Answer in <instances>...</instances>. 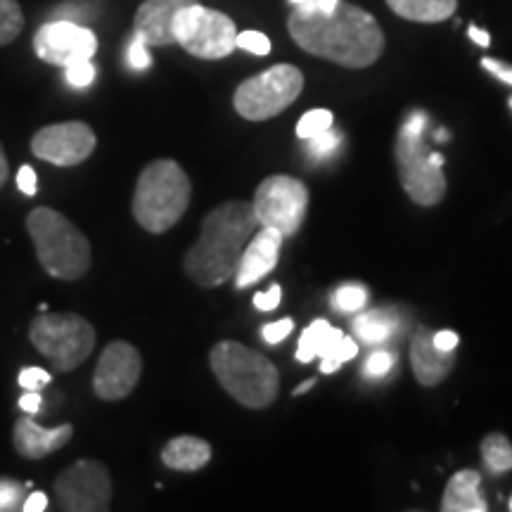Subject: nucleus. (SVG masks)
Instances as JSON below:
<instances>
[{
	"label": "nucleus",
	"instance_id": "49530a36",
	"mask_svg": "<svg viewBox=\"0 0 512 512\" xmlns=\"http://www.w3.org/2000/svg\"><path fill=\"white\" fill-rule=\"evenodd\" d=\"M313 384H316V380H306V382H302V384H299L297 389H294V396H302V394H306V392H309V389L313 387Z\"/></svg>",
	"mask_w": 512,
	"mask_h": 512
},
{
	"label": "nucleus",
	"instance_id": "37998d69",
	"mask_svg": "<svg viewBox=\"0 0 512 512\" xmlns=\"http://www.w3.org/2000/svg\"><path fill=\"white\" fill-rule=\"evenodd\" d=\"M339 0H306L299 10H306V12H332L337 8Z\"/></svg>",
	"mask_w": 512,
	"mask_h": 512
},
{
	"label": "nucleus",
	"instance_id": "f257e3e1",
	"mask_svg": "<svg viewBox=\"0 0 512 512\" xmlns=\"http://www.w3.org/2000/svg\"><path fill=\"white\" fill-rule=\"evenodd\" d=\"M287 29L306 53L347 69H366L384 53V34L377 19L344 0H339L332 12L294 8Z\"/></svg>",
	"mask_w": 512,
	"mask_h": 512
},
{
	"label": "nucleus",
	"instance_id": "20e7f679",
	"mask_svg": "<svg viewBox=\"0 0 512 512\" xmlns=\"http://www.w3.org/2000/svg\"><path fill=\"white\" fill-rule=\"evenodd\" d=\"M209 366L221 387L233 396L240 406L261 411L278 399L280 373L271 361L259 351L245 347V344L219 342L209 351Z\"/></svg>",
	"mask_w": 512,
	"mask_h": 512
},
{
	"label": "nucleus",
	"instance_id": "a19ab883",
	"mask_svg": "<svg viewBox=\"0 0 512 512\" xmlns=\"http://www.w3.org/2000/svg\"><path fill=\"white\" fill-rule=\"evenodd\" d=\"M48 508V496L43 491H34V494H27L22 503V512H43Z\"/></svg>",
	"mask_w": 512,
	"mask_h": 512
},
{
	"label": "nucleus",
	"instance_id": "b1692460",
	"mask_svg": "<svg viewBox=\"0 0 512 512\" xmlns=\"http://www.w3.org/2000/svg\"><path fill=\"white\" fill-rule=\"evenodd\" d=\"M24 29V12L17 0H0V46H8Z\"/></svg>",
	"mask_w": 512,
	"mask_h": 512
},
{
	"label": "nucleus",
	"instance_id": "423d86ee",
	"mask_svg": "<svg viewBox=\"0 0 512 512\" xmlns=\"http://www.w3.org/2000/svg\"><path fill=\"white\" fill-rule=\"evenodd\" d=\"M427 114L411 112L396 136L394 157L401 188L420 207H437L446 195L444 157L432 152L425 140Z\"/></svg>",
	"mask_w": 512,
	"mask_h": 512
},
{
	"label": "nucleus",
	"instance_id": "6ab92c4d",
	"mask_svg": "<svg viewBox=\"0 0 512 512\" xmlns=\"http://www.w3.org/2000/svg\"><path fill=\"white\" fill-rule=\"evenodd\" d=\"M444 512H486L489 503L482 496V475L475 470H460L448 479L444 498H441Z\"/></svg>",
	"mask_w": 512,
	"mask_h": 512
},
{
	"label": "nucleus",
	"instance_id": "f03ea898",
	"mask_svg": "<svg viewBox=\"0 0 512 512\" xmlns=\"http://www.w3.org/2000/svg\"><path fill=\"white\" fill-rule=\"evenodd\" d=\"M259 228L252 202L228 200L211 209L202 221L200 238L185 252L183 268L200 287H221L235 278L242 252Z\"/></svg>",
	"mask_w": 512,
	"mask_h": 512
},
{
	"label": "nucleus",
	"instance_id": "7ed1b4c3",
	"mask_svg": "<svg viewBox=\"0 0 512 512\" xmlns=\"http://www.w3.org/2000/svg\"><path fill=\"white\" fill-rule=\"evenodd\" d=\"M192 183L174 159H155L138 176L131 211L138 226L152 235L171 230L190 207Z\"/></svg>",
	"mask_w": 512,
	"mask_h": 512
},
{
	"label": "nucleus",
	"instance_id": "6e6552de",
	"mask_svg": "<svg viewBox=\"0 0 512 512\" xmlns=\"http://www.w3.org/2000/svg\"><path fill=\"white\" fill-rule=\"evenodd\" d=\"M304 91V74L294 64H275L242 81L233 95L235 112L247 121H266L285 112Z\"/></svg>",
	"mask_w": 512,
	"mask_h": 512
},
{
	"label": "nucleus",
	"instance_id": "a18cd8bd",
	"mask_svg": "<svg viewBox=\"0 0 512 512\" xmlns=\"http://www.w3.org/2000/svg\"><path fill=\"white\" fill-rule=\"evenodd\" d=\"M8 176H10L8 157H5L3 145H0V190H3V185H5V181H8Z\"/></svg>",
	"mask_w": 512,
	"mask_h": 512
},
{
	"label": "nucleus",
	"instance_id": "393cba45",
	"mask_svg": "<svg viewBox=\"0 0 512 512\" xmlns=\"http://www.w3.org/2000/svg\"><path fill=\"white\" fill-rule=\"evenodd\" d=\"M328 328H330L328 320L318 318V320H313L309 328L302 332V337H299V344H297V361L299 363H311L313 358H318L320 342H323Z\"/></svg>",
	"mask_w": 512,
	"mask_h": 512
},
{
	"label": "nucleus",
	"instance_id": "e433bc0d",
	"mask_svg": "<svg viewBox=\"0 0 512 512\" xmlns=\"http://www.w3.org/2000/svg\"><path fill=\"white\" fill-rule=\"evenodd\" d=\"M280 299H283V287L271 285V290L254 294V306L259 311H275L280 306Z\"/></svg>",
	"mask_w": 512,
	"mask_h": 512
},
{
	"label": "nucleus",
	"instance_id": "c03bdc74",
	"mask_svg": "<svg viewBox=\"0 0 512 512\" xmlns=\"http://www.w3.org/2000/svg\"><path fill=\"white\" fill-rule=\"evenodd\" d=\"M467 34H470V38H472V41H475V43H477V46H479V48H489V46H491V36H489V34H486V31H484V29H479V27H475V24H472V27H470V29H467Z\"/></svg>",
	"mask_w": 512,
	"mask_h": 512
},
{
	"label": "nucleus",
	"instance_id": "8fccbe9b",
	"mask_svg": "<svg viewBox=\"0 0 512 512\" xmlns=\"http://www.w3.org/2000/svg\"><path fill=\"white\" fill-rule=\"evenodd\" d=\"M510 107H512V98H510Z\"/></svg>",
	"mask_w": 512,
	"mask_h": 512
},
{
	"label": "nucleus",
	"instance_id": "58836bf2",
	"mask_svg": "<svg viewBox=\"0 0 512 512\" xmlns=\"http://www.w3.org/2000/svg\"><path fill=\"white\" fill-rule=\"evenodd\" d=\"M482 67L489 74H494L498 81H503V83H508V86H512V67H510V64L498 62V60H494V57H484Z\"/></svg>",
	"mask_w": 512,
	"mask_h": 512
},
{
	"label": "nucleus",
	"instance_id": "4be33fe9",
	"mask_svg": "<svg viewBox=\"0 0 512 512\" xmlns=\"http://www.w3.org/2000/svg\"><path fill=\"white\" fill-rule=\"evenodd\" d=\"M396 330H399V316L392 311L375 309L361 313L354 320V335L363 344H370V347H377V344H384L387 339H392Z\"/></svg>",
	"mask_w": 512,
	"mask_h": 512
},
{
	"label": "nucleus",
	"instance_id": "ddd939ff",
	"mask_svg": "<svg viewBox=\"0 0 512 512\" xmlns=\"http://www.w3.org/2000/svg\"><path fill=\"white\" fill-rule=\"evenodd\" d=\"M34 53L46 64L67 67L72 62L93 60L98 53V36L72 19H55L36 31Z\"/></svg>",
	"mask_w": 512,
	"mask_h": 512
},
{
	"label": "nucleus",
	"instance_id": "ea45409f",
	"mask_svg": "<svg viewBox=\"0 0 512 512\" xmlns=\"http://www.w3.org/2000/svg\"><path fill=\"white\" fill-rule=\"evenodd\" d=\"M432 339H434V347L441 349V351H456V347L460 344L458 332H453V330L434 332Z\"/></svg>",
	"mask_w": 512,
	"mask_h": 512
},
{
	"label": "nucleus",
	"instance_id": "1a4fd4ad",
	"mask_svg": "<svg viewBox=\"0 0 512 512\" xmlns=\"http://www.w3.org/2000/svg\"><path fill=\"white\" fill-rule=\"evenodd\" d=\"M174 36L178 46L192 57L223 60L235 50L238 27L223 12L192 3L176 15Z\"/></svg>",
	"mask_w": 512,
	"mask_h": 512
},
{
	"label": "nucleus",
	"instance_id": "de8ad7c7",
	"mask_svg": "<svg viewBox=\"0 0 512 512\" xmlns=\"http://www.w3.org/2000/svg\"><path fill=\"white\" fill-rule=\"evenodd\" d=\"M290 3L294 5V8H302V5L306 3V0H290Z\"/></svg>",
	"mask_w": 512,
	"mask_h": 512
},
{
	"label": "nucleus",
	"instance_id": "4468645a",
	"mask_svg": "<svg viewBox=\"0 0 512 512\" xmlns=\"http://www.w3.org/2000/svg\"><path fill=\"white\" fill-rule=\"evenodd\" d=\"M143 375L140 351L128 342L107 344L93 373V392L102 401H121L138 387Z\"/></svg>",
	"mask_w": 512,
	"mask_h": 512
},
{
	"label": "nucleus",
	"instance_id": "aec40b11",
	"mask_svg": "<svg viewBox=\"0 0 512 512\" xmlns=\"http://www.w3.org/2000/svg\"><path fill=\"white\" fill-rule=\"evenodd\" d=\"M209 460H211L209 441H204L200 437H190V434L171 439L169 444L162 448V463L169 467V470L197 472L202 470V467H207Z\"/></svg>",
	"mask_w": 512,
	"mask_h": 512
},
{
	"label": "nucleus",
	"instance_id": "2f4dec72",
	"mask_svg": "<svg viewBox=\"0 0 512 512\" xmlns=\"http://www.w3.org/2000/svg\"><path fill=\"white\" fill-rule=\"evenodd\" d=\"M95 64L91 60L72 62L64 67V79L72 88H88L95 81Z\"/></svg>",
	"mask_w": 512,
	"mask_h": 512
},
{
	"label": "nucleus",
	"instance_id": "f3484780",
	"mask_svg": "<svg viewBox=\"0 0 512 512\" xmlns=\"http://www.w3.org/2000/svg\"><path fill=\"white\" fill-rule=\"evenodd\" d=\"M74 437V425L64 422L60 427H41L29 415L15 422V432H12V444L15 451L27 460H41L50 453L60 451Z\"/></svg>",
	"mask_w": 512,
	"mask_h": 512
},
{
	"label": "nucleus",
	"instance_id": "c756f323",
	"mask_svg": "<svg viewBox=\"0 0 512 512\" xmlns=\"http://www.w3.org/2000/svg\"><path fill=\"white\" fill-rule=\"evenodd\" d=\"M31 482L19 484L15 479H0V512H15L22 510L24 498Z\"/></svg>",
	"mask_w": 512,
	"mask_h": 512
},
{
	"label": "nucleus",
	"instance_id": "a878e982",
	"mask_svg": "<svg viewBox=\"0 0 512 512\" xmlns=\"http://www.w3.org/2000/svg\"><path fill=\"white\" fill-rule=\"evenodd\" d=\"M332 309L339 313H356L368 304V290L363 285L347 283L332 294Z\"/></svg>",
	"mask_w": 512,
	"mask_h": 512
},
{
	"label": "nucleus",
	"instance_id": "9d476101",
	"mask_svg": "<svg viewBox=\"0 0 512 512\" xmlns=\"http://www.w3.org/2000/svg\"><path fill=\"white\" fill-rule=\"evenodd\" d=\"M252 207L259 226L278 230L283 238H292L304 226L309 211V188L294 176H268L256 188Z\"/></svg>",
	"mask_w": 512,
	"mask_h": 512
},
{
	"label": "nucleus",
	"instance_id": "f8f14e48",
	"mask_svg": "<svg viewBox=\"0 0 512 512\" xmlns=\"http://www.w3.org/2000/svg\"><path fill=\"white\" fill-rule=\"evenodd\" d=\"M98 138L86 121H60L38 128L31 138V152L53 166H76L95 152Z\"/></svg>",
	"mask_w": 512,
	"mask_h": 512
},
{
	"label": "nucleus",
	"instance_id": "5701e85b",
	"mask_svg": "<svg viewBox=\"0 0 512 512\" xmlns=\"http://www.w3.org/2000/svg\"><path fill=\"white\" fill-rule=\"evenodd\" d=\"M482 460L491 475H505L512 470V444L505 434H489L482 441Z\"/></svg>",
	"mask_w": 512,
	"mask_h": 512
},
{
	"label": "nucleus",
	"instance_id": "c85d7f7f",
	"mask_svg": "<svg viewBox=\"0 0 512 512\" xmlns=\"http://www.w3.org/2000/svg\"><path fill=\"white\" fill-rule=\"evenodd\" d=\"M332 121H335V117H332L330 110L306 112L304 117L297 121V138L299 140H309L313 136H318V133H323V131H328V128H332Z\"/></svg>",
	"mask_w": 512,
	"mask_h": 512
},
{
	"label": "nucleus",
	"instance_id": "c9c22d12",
	"mask_svg": "<svg viewBox=\"0 0 512 512\" xmlns=\"http://www.w3.org/2000/svg\"><path fill=\"white\" fill-rule=\"evenodd\" d=\"M292 330H294V320L283 318V320H278V323L264 325V328H261V337H264L266 344H280L283 339L290 337Z\"/></svg>",
	"mask_w": 512,
	"mask_h": 512
},
{
	"label": "nucleus",
	"instance_id": "39448f33",
	"mask_svg": "<svg viewBox=\"0 0 512 512\" xmlns=\"http://www.w3.org/2000/svg\"><path fill=\"white\" fill-rule=\"evenodd\" d=\"M29 238L38 264L55 280H81L93 259L91 242L67 216L50 207H36L27 216Z\"/></svg>",
	"mask_w": 512,
	"mask_h": 512
},
{
	"label": "nucleus",
	"instance_id": "f704fd0d",
	"mask_svg": "<svg viewBox=\"0 0 512 512\" xmlns=\"http://www.w3.org/2000/svg\"><path fill=\"white\" fill-rule=\"evenodd\" d=\"M17 380L24 389H27V392H38V389H43L46 384H50V373L43 368H24Z\"/></svg>",
	"mask_w": 512,
	"mask_h": 512
},
{
	"label": "nucleus",
	"instance_id": "4c0bfd02",
	"mask_svg": "<svg viewBox=\"0 0 512 512\" xmlns=\"http://www.w3.org/2000/svg\"><path fill=\"white\" fill-rule=\"evenodd\" d=\"M17 188L19 192H24L27 197H34L38 192V176L31 166H19L17 171Z\"/></svg>",
	"mask_w": 512,
	"mask_h": 512
},
{
	"label": "nucleus",
	"instance_id": "9b49d317",
	"mask_svg": "<svg viewBox=\"0 0 512 512\" xmlns=\"http://www.w3.org/2000/svg\"><path fill=\"white\" fill-rule=\"evenodd\" d=\"M53 491L64 512H105L112 503V477L100 460H79L55 479Z\"/></svg>",
	"mask_w": 512,
	"mask_h": 512
},
{
	"label": "nucleus",
	"instance_id": "79ce46f5",
	"mask_svg": "<svg viewBox=\"0 0 512 512\" xmlns=\"http://www.w3.org/2000/svg\"><path fill=\"white\" fill-rule=\"evenodd\" d=\"M41 406H43V399H41V394H38V392H27L22 396V399H19V408H22V411L29 413V415L41 411Z\"/></svg>",
	"mask_w": 512,
	"mask_h": 512
},
{
	"label": "nucleus",
	"instance_id": "473e14b6",
	"mask_svg": "<svg viewBox=\"0 0 512 512\" xmlns=\"http://www.w3.org/2000/svg\"><path fill=\"white\" fill-rule=\"evenodd\" d=\"M235 48L264 57L271 53V41H268V36L261 34V31H242V34L235 38Z\"/></svg>",
	"mask_w": 512,
	"mask_h": 512
},
{
	"label": "nucleus",
	"instance_id": "a211bd4d",
	"mask_svg": "<svg viewBox=\"0 0 512 512\" xmlns=\"http://www.w3.org/2000/svg\"><path fill=\"white\" fill-rule=\"evenodd\" d=\"M432 335L430 330H420L411 339V368L422 387H437L456 366V351L437 349Z\"/></svg>",
	"mask_w": 512,
	"mask_h": 512
},
{
	"label": "nucleus",
	"instance_id": "0eeeda50",
	"mask_svg": "<svg viewBox=\"0 0 512 512\" xmlns=\"http://www.w3.org/2000/svg\"><path fill=\"white\" fill-rule=\"evenodd\" d=\"M29 339L38 354H43L60 373H72L88 361L95 351V328L79 313L41 311L31 320Z\"/></svg>",
	"mask_w": 512,
	"mask_h": 512
},
{
	"label": "nucleus",
	"instance_id": "412c9836",
	"mask_svg": "<svg viewBox=\"0 0 512 512\" xmlns=\"http://www.w3.org/2000/svg\"><path fill=\"white\" fill-rule=\"evenodd\" d=\"M389 10L408 22L437 24L456 12L458 0H387Z\"/></svg>",
	"mask_w": 512,
	"mask_h": 512
},
{
	"label": "nucleus",
	"instance_id": "72a5a7b5",
	"mask_svg": "<svg viewBox=\"0 0 512 512\" xmlns=\"http://www.w3.org/2000/svg\"><path fill=\"white\" fill-rule=\"evenodd\" d=\"M126 60H128V67L136 69V72H145V69H150V64H152V57H150V53H147V43L136 34H133L131 43H128Z\"/></svg>",
	"mask_w": 512,
	"mask_h": 512
},
{
	"label": "nucleus",
	"instance_id": "bb28decb",
	"mask_svg": "<svg viewBox=\"0 0 512 512\" xmlns=\"http://www.w3.org/2000/svg\"><path fill=\"white\" fill-rule=\"evenodd\" d=\"M356 356H358L356 339L342 335V339H339L335 347H332L328 354L320 358V373H325V375L337 373L342 363H347V361H351V358H356Z\"/></svg>",
	"mask_w": 512,
	"mask_h": 512
},
{
	"label": "nucleus",
	"instance_id": "cd10ccee",
	"mask_svg": "<svg viewBox=\"0 0 512 512\" xmlns=\"http://www.w3.org/2000/svg\"><path fill=\"white\" fill-rule=\"evenodd\" d=\"M342 145V133L335 131V128H328V131L318 133L309 140H304L306 155H309L313 162H323V159L332 157L337 152V147Z\"/></svg>",
	"mask_w": 512,
	"mask_h": 512
},
{
	"label": "nucleus",
	"instance_id": "09e8293b",
	"mask_svg": "<svg viewBox=\"0 0 512 512\" xmlns=\"http://www.w3.org/2000/svg\"><path fill=\"white\" fill-rule=\"evenodd\" d=\"M510 510H512V496H510Z\"/></svg>",
	"mask_w": 512,
	"mask_h": 512
},
{
	"label": "nucleus",
	"instance_id": "7c9ffc66",
	"mask_svg": "<svg viewBox=\"0 0 512 512\" xmlns=\"http://www.w3.org/2000/svg\"><path fill=\"white\" fill-rule=\"evenodd\" d=\"M394 363H396V356L392 351L375 349L373 354L368 356V361L363 363V377H368V380H382V377L392 373Z\"/></svg>",
	"mask_w": 512,
	"mask_h": 512
},
{
	"label": "nucleus",
	"instance_id": "dca6fc26",
	"mask_svg": "<svg viewBox=\"0 0 512 512\" xmlns=\"http://www.w3.org/2000/svg\"><path fill=\"white\" fill-rule=\"evenodd\" d=\"M197 0H145L133 19V34L143 38L147 48L171 46L176 43L174 22L176 15Z\"/></svg>",
	"mask_w": 512,
	"mask_h": 512
},
{
	"label": "nucleus",
	"instance_id": "2eb2a0df",
	"mask_svg": "<svg viewBox=\"0 0 512 512\" xmlns=\"http://www.w3.org/2000/svg\"><path fill=\"white\" fill-rule=\"evenodd\" d=\"M283 240V235L273 228L261 226V230H256L252 240L247 242L245 252H242L238 271H235V287L238 290H247V287L256 285L278 266Z\"/></svg>",
	"mask_w": 512,
	"mask_h": 512
}]
</instances>
